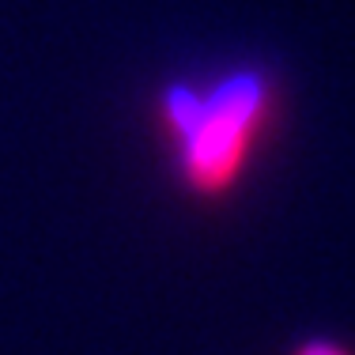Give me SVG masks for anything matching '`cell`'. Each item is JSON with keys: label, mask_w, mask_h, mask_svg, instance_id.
Instances as JSON below:
<instances>
[{"label": "cell", "mask_w": 355, "mask_h": 355, "mask_svg": "<svg viewBox=\"0 0 355 355\" xmlns=\"http://www.w3.org/2000/svg\"><path fill=\"white\" fill-rule=\"evenodd\" d=\"M268 110H272V87L253 72L231 76L208 95H197L193 87H174L163 103V117L182 148L185 182L205 197L231 189L246 171L253 144L265 132Z\"/></svg>", "instance_id": "1"}, {"label": "cell", "mask_w": 355, "mask_h": 355, "mask_svg": "<svg viewBox=\"0 0 355 355\" xmlns=\"http://www.w3.org/2000/svg\"><path fill=\"white\" fill-rule=\"evenodd\" d=\"M295 355H348V352H344L340 344H333V340H306Z\"/></svg>", "instance_id": "2"}]
</instances>
